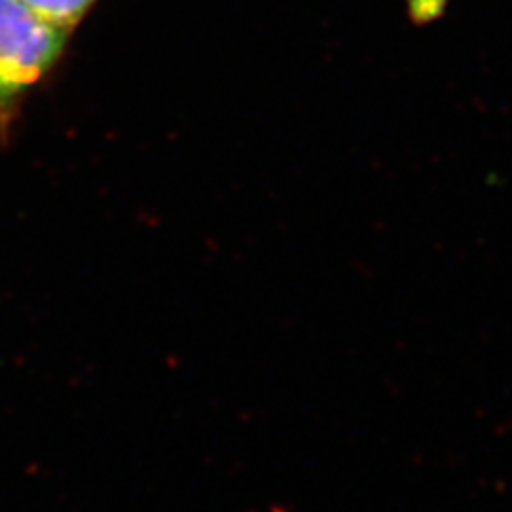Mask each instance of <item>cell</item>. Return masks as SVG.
<instances>
[{"mask_svg": "<svg viewBox=\"0 0 512 512\" xmlns=\"http://www.w3.org/2000/svg\"><path fill=\"white\" fill-rule=\"evenodd\" d=\"M71 35L23 0H0V147L10 141L23 103L61 61Z\"/></svg>", "mask_w": 512, "mask_h": 512, "instance_id": "6da1fadb", "label": "cell"}, {"mask_svg": "<svg viewBox=\"0 0 512 512\" xmlns=\"http://www.w3.org/2000/svg\"><path fill=\"white\" fill-rule=\"evenodd\" d=\"M38 16L74 31L90 14L97 0H23Z\"/></svg>", "mask_w": 512, "mask_h": 512, "instance_id": "7a4b0ae2", "label": "cell"}]
</instances>
